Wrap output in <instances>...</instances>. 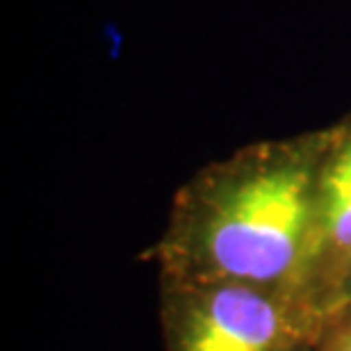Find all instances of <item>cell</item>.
<instances>
[{"label":"cell","instance_id":"1","mask_svg":"<svg viewBox=\"0 0 351 351\" xmlns=\"http://www.w3.org/2000/svg\"><path fill=\"white\" fill-rule=\"evenodd\" d=\"M326 128L242 146L196 171L144 251L158 274L304 292Z\"/></svg>","mask_w":351,"mask_h":351},{"label":"cell","instance_id":"3","mask_svg":"<svg viewBox=\"0 0 351 351\" xmlns=\"http://www.w3.org/2000/svg\"><path fill=\"white\" fill-rule=\"evenodd\" d=\"M315 199V233L306 290L322 311L333 308L351 261V114L328 125Z\"/></svg>","mask_w":351,"mask_h":351},{"label":"cell","instance_id":"4","mask_svg":"<svg viewBox=\"0 0 351 351\" xmlns=\"http://www.w3.org/2000/svg\"><path fill=\"white\" fill-rule=\"evenodd\" d=\"M311 351H351V304H340L324 315Z\"/></svg>","mask_w":351,"mask_h":351},{"label":"cell","instance_id":"5","mask_svg":"<svg viewBox=\"0 0 351 351\" xmlns=\"http://www.w3.org/2000/svg\"><path fill=\"white\" fill-rule=\"evenodd\" d=\"M340 304H351V261L345 267L340 276V283H338V290H335V301H333V308L340 306Z\"/></svg>","mask_w":351,"mask_h":351},{"label":"cell","instance_id":"2","mask_svg":"<svg viewBox=\"0 0 351 351\" xmlns=\"http://www.w3.org/2000/svg\"><path fill=\"white\" fill-rule=\"evenodd\" d=\"M165 351H311L324 311L292 287L158 274Z\"/></svg>","mask_w":351,"mask_h":351}]
</instances>
